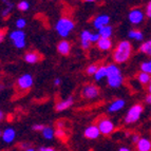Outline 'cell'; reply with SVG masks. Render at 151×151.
<instances>
[{
    "mask_svg": "<svg viewBox=\"0 0 151 151\" xmlns=\"http://www.w3.org/2000/svg\"><path fill=\"white\" fill-rule=\"evenodd\" d=\"M119 151H131V150L129 148H127V147H121Z\"/></svg>",
    "mask_w": 151,
    "mask_h": 151,
    "instance_id": "60d3db41",
    "label": "cell"
},
{
    "mask_svg": "<svg viewBox=\"0 0 151 151\" xmlns=\"http://www.w3.org/2000/svg\"><path fill=\"white\" fill-rule=\"evenodd\" d=\"M144 111V107L141 104H136L133 105L130 109L128 110L125 117V123L126 124H134L141 119V115Z\"/></svg>",
    "mask_w": 151,
    "mask_h": 151,
    "instance_id": "3957f363",
    "label": "cell"
},
{
    "mask_svg": "<svg viewBox=\"0 0 151 151\" xmlns=\"http://www.w3.org/2000/svg\"><path fill=\"white\" fill-rule=\"evenodd\" d=\"M137 79L142 85H147V83H151V75L148 73H145V72H141L137 75Z\"/></svg>",
    "mask_w": 151,
    "mask_h": 151,
    "instance_id": "603a6c76",
    "label": "cell"
},
{
    "mask_svg": "<svg viewBox=\"0 0 151 151\" xmlns=\"http://www.w3.org/2000/svg\"><path fill=\"white\" fill-rule=\"evenodd\" d=\"M17 8L19 11H21V12H25V11H28L29 8H30V3L28 2V1H25V0H22V1H20V2L17 4Z\"/></svg>",
    "mask_w": 151,
    "mask_h": 151,
    "instance_id": "4316f807",
    "label": "cell"
},
{
    "mask_svg": "<svg viewBox=\"0 0 151 151\" xmlns=\"http://www.w3.org/2000/svg\"><path fill=\"white\" fill-rule=\"evenodd\" d=\"M97 69H98L97 65H90L88 68H87L86 72H87V74H88V75H93L94 76V74L96 73Z\"/></svg>",
    "mask_w": 151,
    "mask_h": 151,
    "instance_id": "f1b7e54d",
    "label": "cell"
},
{
    "mask_svg": "<svg viewBox=\"0 0 151 151\" xmlns=\"http://www.w3.org/2000/svg\"><path fill=\"white\" fill-rule=\"evenodd\" d=\"M41 132H42V136L45 139H52L55 135V132L51 127H45V129Z\"/></svg>",
    "mask_w": 151,
    "mask_h": 151,
    "instance_id": "d4e9b609",
    "label": "cell"
},
{
    "mask_svg": "<svg viewBox=\"0 0 151 151\" xmlns=\"http://www.w3.org/2000/svg\"><path fill=\"white\" fill-rule=\"evenodd\" d=\"M97 48L101 51H108L112 47V41L110 38H101L97 41Z\"/></svg>",
    "mask_w": 151,
    "mask_h": 151,
    "instance_id": "2e32d148",
    "label": "cell"
},
{
    "mask_svg": "<svg viewBox=\"0 0 151 151\" xmlns=\"http://www.w3.org/2000/svg\"><path fill=\"white\" fill-rule=\"evenodd\" d=\"M112 31H113V29H112V27H110V25H106V27H104V28H101V30H98V34L101 35V38H110L111 35H112Z\"/></svg>",
    "mask_w": 151,
    "mask_h": 151,
    "instance_id": "7402d4cb",
    "label": "cell"
},
{
    "mask_svg": "<svg viewBox=\"0 0 151 151\" xmlns=\"http://www.w3.org/2000/svg\"><path fill=\"white\" fill-rule=\"evenodd\" d=\"M132 53V45L129 41H121L113 52V59L117 63H124L128 60Z\"/></svg>",
    "mask_w": 151,
    "mask_h": 151,
    "instance_id": "6da1fadb",
    "label": "cell"
},
{
    "mask_svg": "<svg viewBox=\"0 0 151 151\" xmlns=\"http://www.w3.org/2000/svg\"><path fill=\"white\" fill-rule=\"evenodd\" d=\"M60 83H61V81L59 78H56L55 81H54V85H55V86H59Z\"/></svg>",
    "mask_w": 151,
    "mask_h": 151,
    "instance_id": "ab89813d",
    "label": "cell"
},
{
    "mask_svg": "<svg viewBox=\"0 0 151 151\" xmlns=\"http://www.w3.org/2000/svg\"><path fill=\"white\" fill-rule=\"evenodd\" d=\"M98 94H99V90L94 85H87L83 89V96L86 98H89V99H93V98L97 97Z\"/></svg>",
    "mask_w": 151,
    "mask_h": 151,
    "instance_id": "52a82bcc",
    "label": "cell"
},
{
    "mask_svg": "<svg viewBox=\"0 0 151 151\" xmlns=\"http://www.w3.org/2000/svg\"><path fill=\"white\" fill-rule=\"evenodd\" d=\"M55 134L57 136H59V137H63V136H65V132L63 130V129H58V130L55 132Z\"/></svg>",
    "mask_w": 151,
    "mask_h": 151,
    "instance_id": "8d00e7d4",
    "label": "cell"
},
{
    "mask_svg": "<svg viewBox=\"0 0 151 151\" xmlns=\"http://www.w3.org/2000/svg\"><path fill=\"white\" fill-rule=\"evenodd\" d=\"M137 151H151V141L146 137H141L136 144Z\"/></svg>",
    "mask_w": 151,
    "mask_h": 151,
    "instance_id": "8fae6325",
    "label": "cell"
},
{
    "mask_svg": "<svg viewBox=\"0 0 151 151\" xmlns=\"http://www.w3.org/2000/svg\"><path fill=\"white\" fill-rule=\"evenodd\" d=\"M18 87L22 90H28L33 86V77L30 74H24V75L20 76L17 81Z\"/></svg>",
    "mask_w": 151,
    "mask_h": 151,
    "instance_id": "8992f818",
    "label": "cell"
},
{
    "mask_svg": "<svg viewBox=\"0 0 151 151\" xmlns=\"http://www.w3.org/2000/svg\"><path fill=\"white\" fill-rule=\"evenodd\" d=\"M6 3V5H8V8H5L4 10L2 11V17H6V16L10 15L11 11H12V8H13V4L11 2H5Z\"/></svg>",
    "mask_w": 151,
    "mask_h": 151,
    "instance_id": "f546056e",
    "label": "cell"
},
{
    "mask_svg": "<svg viewBox=\"0 0 151 151\" xmlns=\"http://www.w3.org/2000/svg\"><path fill=\"white\" fill-rule=\"evenodd\" d=\"M73 105V97L72 96H69L67 99H63L61 101H58L55 106V110L60 112V111H65L67 109H69L71 106Z\"/></svg>",
    "mask_w": 151,
    "mask_h": 151,
    "instance_id": "30bf717a",
    "label": "cell"
},
{
    "mask_svg": "<svg viewBox=\"0 0 151 151\" xmlns=\"http://www.w3.org/2000/svg\"><path fill=\"white\" fill-rule=\"evenodd\" d=\"M139 134H133L132 135V137H131V141H132V143H134V144H137V142L139 141Z\"/></svg>",
    "mask_w": 151,
    "mask_h": 151,
    "instance_id": "d590c367",
    "label": "cell"
},
{
    "mask_svg": "<svg viewBox=\"0 0 151 151\" xmlns=\"http://www.w3.org/2000/svg\"><path fill=\"white\" fill-rule=\"evenodd\" d=\"M75 24L70 18L63 17L60 18L59 20L57 21L55 25L56 32L58 33V35L61 36V37H67V36L72 32V30L74 29Z\"/></svg>",
    "mask_w": 151,
    "mask_h": 151,
    "instance_id": "7a4b0ae2",
    "label": "cell"
},
{
    "mask_svg": "<svg viewBox=\"0 0 151 151\" xmlns=\"http://www.w3.org/2000/svg\"><path fill=\"white\" fill-rule=\"evenodd\" d=\"M128 37L130 39H134L136 41H142L144 38V35L139 30H130L128 33Z\"/></svg>",
    "mask_w": 151,
    "mask_h": 151,
    "instance_id": "44dd1931",
    "label": "cell"
},
{
    "mask_svg": "<svg viewBox=\"0 0 151 151\" xmlns=\"http://www.w3.org/2000/svg\"><path fill=\"white\" fill-rule=\"evenodd\" d=\"M85 2H94V1H96V0H83Z\"/></svg>",
    "mask_w": 151,
    "mask_h": 151,
    "instance_id": "bcb514c9",
    "label": "cell"
},
{
    "mask_svg": "<svg viewBox=\"0 0 151 151\" xmlns=\"http://www.w3.org/2000/svg\"><path fill=\"white\" fill-rule=\"evenodd\" d=\"M108 78V85L111 88H119L122 86V83L124 81V77L122 74L119 75H114V76H110Z\"/></svg>",
    "mask_w": 151,
    "mask_h": 151,
    "instance_id": "4fadbf2b",
    "label": "cell"
},
{
    "mask_svg": "<svg viewBox=\"0 0 151 151\" xmlns=\"http://www.w3.org/2000/svg\"><path fill=\"white\" fill-rule=\"evenodd\" d=\"M39 151H55L53 148H50V147H40Z\"/></svg>",
    "mask_w": 151,
    "mask_h": 151,
    "instance_id": "f35d334b",
    "label": "cell"
},
{
    "mask_svg": "<svg viewBox=\"0 0 151 151\" xmlns=\"http://www.w3.org/2000/svg\"><path fill=\"white\" fill-rule=\"evenodd\" d=\"M28 146H29L28 144H22V145H21V148H27V149H28Z\"/></svg>",
    "mask_w": 151,
    "mask_h": 151,
    "instance_id": "7bdbcfd3",
    "label": "cell"
},
{
    "mask_svg": "<svg viewBox=\"0 0 151 151\" xmlns=\"http://www.w3.org/2000/svg\"><path fill=\"white\" fill-rule=\"evenodd\" d=\"M45 126H43V125H34L33 126V130L34 131H42L43 129H45Z\"/></svg>",
    "mask_w": 151,
    "mask_h": 151,
    "instance_id": "836d02e7",
    "label": "cell"
},
{
    "mask_svg": "<svg viewBox=\"0 0 151 151\" xmlns=\"http://www.w3.org/2000/svg\"><path fill=\"white\" fill-rule=\"evenodd\" d=\"M141 70L142 72H145V73H148L151 75V59L148 61H145L141 65Z\"/></svg>",
    "mask_w": 151,
    "mask_h": 151,
    "instance_id": "484cf974",
    "label": "cell"
},
{
    "mask_svg": "<svg viewBox=\"0 0 151 151\" xmlns=\"http://www.w3.org/2000/svg\"><path fill=\"white\" fill-rule=\"evenodd\" d=\"M4 38H5V31L1 30V31H0V43L4 40Z\"/></svg>",
    "mask_w": 151,
    "mask_h": 151,
    "instance_id": "74e56055",
    "label": "cell"
},
{
    "mask_svg": "<svg viewBox=\"0 0 151 151\" xmlns=\"http://www.w3.org/2000/svg\"><path fill=\"white\" fill-rule=\"evenodd\" d=\"M1 135H2V132H1V131H0V137H1Z\"/></svg>",
    "mask_w": 151,
    "mask_h": 151,
    "instance_id": "c3c4849f",
    "label": "cell"
},
{
    "mask_svg": "<svg viewBox=\"0 0 151 151\" xmlns=\"http://www.w3.org/2000/svg\"><path fill=\"white\" fill-rule=\"evenodd\" d=\"M101 39V35L98 33H92L90 37V42H97Z\"/></svg>",
    "mask_w": 151,
    "mask_h": 151,
    "instance_id": "1f68e13d",
    "label": "cell"
},
{
    "mask_svg": "<svg viewBox=\"0 0 151 151\" xmlns=\"http://www.w3.org/2000/svg\"><path fill=\"white\" fill-rule=\"evenodd\" d=\"M83 135L89 139H96L98 136L101 135V131H99V129H98L97 126H95V125H91V126L87 127V128L85 129Z\"/></svg>",
    "mask_w": 151,
    "mask_h": 151,
    "instance_id": "ba28073f",
    "label": "cell"
},
{
    "mask_svg": "<svg viewBox=\"0 0 151 151\" xmlns=\"http://www.w3.org/2000/svg\"><path fill=\"white\" fill-rule=\"evenodd\" d=\"M125 101L124 99H116V101H112V103L109 105L108 111L111 113H114V112H117V111L122 110V109L125 107Z\"/></svg>",
    "mask_w": 151,
    "mask_h": 151,
    "instance_id": "9a60e30c",
    "label": "cell"
},
{
    "mask_svg": "<svg viewBox=\"0 0 151 151\" xmlns=\"http://www.w3.org/2000/svg\"><path fill=\"white\" fill-rule=\"evenodd\" d=\"M2 117H3V113L1 112V111H0V121L2 119Z\"/></svg>",
    "mask_w": 151,
    "mask_h": 151,
    "instance_id": "7dc6e473",
    "label": "cell"
},
{
    "mask_svg": "<svg viewBox=\"0 0 151 151\" xmlns=\"http://www.w3.org/2000/svg\"><path fill=\"white\" fill-rule=\"evenodd\" d=\"M107 75H108L107 74V65H101V67H98L96 73L94 74V78H95V81H99L104 77H107Z\"/></svg>",
    "mask_w": 151,
    "mask_h": 151,
    "instance_id": "d6986e66",
    "label": "cell"
},
{
    "mask_svg": "<svg viewBox=\"0 0 151 151\" xmlns=\"http://www.w3.org/2000/svg\"><path fill=\"white\" fill-rule=\"evenodd\" d=\"M109 21H110V17L108 15H101L97 16V17L94 19V28L97 29V30H101V28L106 27L109 24Z\"/></svg>",
    "mask_w": 151,
    "mask_h": 151,
    "instance_id": "9c48e42d",
    "label": "cell"
},
{
    "mask_svg": "<svg viewBox=\"0 0 151 151\" xmlns=\"http://www.w3.org/2000/svg\"><path fill=\"white\" fill-rule=\"evenodd\" d=\"M25 151H36L34 148H28V149H25Z\"/></svg>",
    "mask_w": 151,
    "mask_h": 151,
    "instance_id": "f6af8a7d",
    "label": "cell"
},
{
    "mask_svg": "<svg viewBox=\"0 0 151 151\" xmlns=\"http://www.w3.org/2000/svg\"><path fill=\"white\" fill-rule=\"evenodd\" d=\"M25 25H27V21H25V19H23V18H19V19L16 20V27H17L19 30L23 29Z\"/></svg>",
    "mask_w": 151,
    "mask_h": 151,
    "instance_id": "4dcf8cb0",
    "label": "cell"
},
{
    "mask_svg": "<svg viewBox=\"0 0 151 151\" xmlns=\"http://www.w3.org/2000/svg\"><path fill=\"white\" fill-rule=\"evenodd\" d=\"M107 77H110V76H114V75H119L121 73V70L114 63H111V65H107Z\"/></svg>",
    "mask_w": 151,
    "mask_h": 151,
    "instance_id": "ffe728a7",
    "label": "cell"
},
{
    "mask_svg": "<svg viewBox=\"0 0 151 151\" xmlns=\"http://www.w3.org/2000/svg\"><path fill=\"white\" fill-rule=\"evenodd\" d=\"M10 38L13 40V43L18 42V41H24L25 34H24V32L21 30L13 31V32L10 34Z\"/></svg>",
    "mask_w": 151,
    "mask_h": 151,
    "instance_id": "e0dca14e",
    "label": "cell"
},
{
    "mask_svg": "<svg viewBox=\"0 0 151 151\" xmlns=\"http://www.w3.org/2000/svg\"><path fill=\"white\" fill-rule=\"evenodd\" d=\"M146 15L148 16L149 18H151V1L147 4L146 8Z\"/></svg>",
    "mask_w": 151,
    "mask_h": 151,
    "instance_id": "e575fe53",
    "label": "cell"
},
{
    "mask_svg": "<svg viewBox=\"0 0 151 151\" xmlns=\"http://www.w3.org/2000/svg\"><path fill=\"white\" fill-rule=\"evenodd\" d=\"M146 101H147L148 104H150V105H151V94H149V95L146 97Z\"/></svg>",
    "mask_w": 151,
    "mask_h": 151,
    "instance_id": "b9f144b4",
    "label": "cell"
},
{
    "mask_svg": "<svg viewBox=\"0 0 151 151\" xmlns=\"http://www.w3.org/2000/svg\"><path fill=\"white\" fill-rule=\"evenodd\" d=\"M70 50H71V45H70V42L67 40H61L60 42L57 45L58 53L61 54V55H63V56L69 55Z\"/></svg>",
    "mask_w": 151,
    "mask_h": 151,
    "instance_id": "5bb4252c",
    "label": "cell"
},
{
    "mask_svg": "<svg viewBox=\"0 0 151 151\" xmlns=\"http://www.w3.org/2000/svg\"><path fill=\"white\" fill-rule=\"evenodd\" d=\"M3 1H4V2H8V1H9V0H3Z\"/></svg>",
    "mask_w": 151,
    "mask_h": 151,
    "instance_id": "681fc988",
    "label": "cell"
},
{
    "mask_svg": "<svg viewBox=\"0 0 151 151\" xmlns=\"http://www.w3.org/2000/svg\"><path fill=\"white\" fill-rule=\"evenodd\" d=\"M139 51H141L142 53L146 54V55L151 56V39L148 41H145V42L139 47Z\"/></svg>",
    "mask_w": 151,
    "mask_h": 151,
    "instance_id": "cb8c5ba5",
    "label": "cell"
},
{
    "mask_svg": "<svg viewBox=\"0 0 151 151\" xmlns=\"http://www.w3.org/2000/svg\"><path fill=\"white\" fill-rule=\"evenodd\" d=\"M24 60L28 63H36L40 60V55L37 52H29L24 55Z\"/></svg>",
    "mask_w": 151,
    "mask_h": 151,
    "instance_id": "ac0fdd59",
    "label": "cell"
},
{
    "mask_svg": "<svg viewBox=\"0 0 151 151\" xmlns=\"http://www.w3.org/2000/svg\"><path fill=\"white\" fill-rule=\"evenodd\" d=\"M98 129L101 131V133L104 135H109L114 131L115 129V125L111 119H101L98 121V125H97Z\"/></svg>",
    "mask_w": 151,
    "mask_h": 151,
    "instance_id": "277c9868",
    "label": "cell"
},
{
    "mask_svg": "<svg viewBox=\"0 0 151 151\" xmlns=\"http://www.w3.org/2000/svg\"><path fill=\"white\" fill-rule=\"evenodd\" d=\"M91 45V42L90 41H81V48L83 49V50H87V49L90 48Z\"/></svg>",
    "mask_w": 151,
    "mask_h": 151,
    "instance_id": "d6a6232c",
    "label": "cell"
},
{
    "mask_svg": "<svg viewBox=\"0 0 151 151\" xmlns=\"http://www.w3.org/2000/svg\"><path fill=\"white\" fill-rule=\"evenodd\" d=\"M92 33L88 30H85L81 34V41H90V37Z\"/></svg>",
    "mask_w": 151,
    "mask_h": 151,
    "instance_id": "83f0119b",
    "label": "cell"
},
{
    "mask_svg": "<svg viewBox=\"0 0 151 151\" xmlns=\"http://www.w3.org/2000/svg\"><path fill=\"white\" fill-rule=\"evenodd\" d=\"M1 137H2L3 142L6 144H11L13 143V141L15 139L16 137V132L14 129L12 128H8L5 129L4 131L2 132V135H1Z\"/></svg>",
    "mask_w": 151,
    "mask_h": 151,
    "instance_id": "7c38bea8",
    "label": "cell"
},
{
    "mask_svg": "<svg viewBox=\"0 0 151 151\" xmlns=\"http://www.w3.org/2000/svg\"><path fill=\"white\" fill-rule=\"evenodd\" d=\"M144 13L142 12L139 9H133L132 11H130L128 15V19L132 24H139L144 20Z\"/></svg>",
    "mask_w": 151,
    "mask_h": 151,
    "instance_id": "5b68a950",
    "label": "cell"
},
{
    "mask_svg": "<svg viewBox=\"0 0 151 151\" xmlns=\"http://www.w3.org/2000/svg\"><path fill=\"white\" fill-rule=\"evenodd\" d=\"M148 92H149V94H151V83H149V87H148Z\"/></svg>",
    "mask_w": 151,
    "mask_h": 151,
    "instance_id": "ee69618b",
    "label": "cell"
}]
</instances>
